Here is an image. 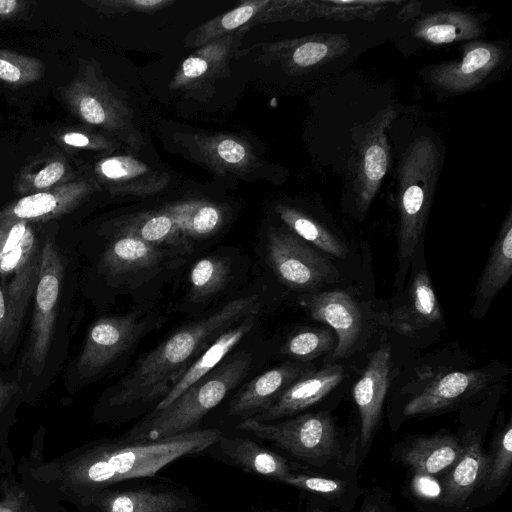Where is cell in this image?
Listing matches in <instances>:
<instances>
[{"label":"cell","mask_w":512,"mask_h":512,"mask_svg":"<svg viewBox=\"0 0 512 512\" xmlns=\"http://www.w3.org/2000/svg\"><path fill=\"white\" fill-rule=\"evenodd\" d=\"M259 310L257 295L237 298L208 317L176 331L141 358L122 379L108 401L109 406L122 408L159 402L218 335L246 316L258 314Z\"/></svg>","instance_id":"6da1fadb"},{"label":"cell","mask_w":512,"mask_h":512,"mask_svg":"<svg viewBox=\"0 0 512 512\" xmlns=\"http://www.w3.org/2000/svg\"><path fill=\"white\" fill-rule=\"evenodd\" d=\"M223 435L217 428L194 429L153 441L128 440L92 445L68 462V486L80 496L112 484L155 477L173 461L196 456L213 447Z\"/></svg>","instance_id":"7a4b0ae2"},{"label":"cell","mask_w":512,"mask_h":512,"mask_svg":"<svg viewBox=\"0 0 512 512\" xmlns=\"http://www.w3.org/2000/svg\"><path fill=\"white\" fill-rule=\"evenodd\" d=\"M442 152L428 136L414 138L398 164V271L401 291L414 252L421 241L439 178Z\"/></svg>","instance_id":"3957f363"},{"label":"cell","mask_w":512,"mask_h":512,"mask_svg":"<svg viewBox=\"0 0 512 512\" xmlns=\"http://www.w3.org/2000/svg\"><path fill=\"white\" fill-rule=\"evenodd\" d=\"M252 357L239 352L189 387L165 409L149 413L128 431V440L153 441L197 429L201 420L246 376Z\"/></svg>","instance_id":"277c9868"},{"label":"cell","mask_w":512,"mask_h":512,"mask_svg":"<svg viewBox=\"0 0 512 512\" xmlns=\"http://www.w3.org/2000/svg\"><path fill=\"white\" fill-rule=\"evenodd\" d=\"M237 428L317 470H345L355 458V448H346L332 418L324 412L300 414L277 423L245 418Z\"/></svg>","instance_id":"5b68a950"},{"label":"cell","mask_w":512,"mask_h":512,"mask_svg":"<svg viewBox=\"0 0 512 512\" xmlns=\"http://www.w3.org/2000/svg\"><path fill=\"white\" fill-rule=\"evenodd\" d=\"M152 477L105 486L83 497L92 512H197L201 502L187 487Z\"/></svg>","instance_id":"8992f818"},{"label":"cell","mask_w":512,"mask_h":512,"mask_svg":"<svg viewBox=\"0 0 512 512\" xmlns=\"http://www.w3.org/2000/svg\"><path fill=\"white\" fill-rule=\"evenodd\" d=\"M395 111L387 107L362 130L350 168V193L356 212L364 216L376 197L390 163L386 130Z\"/></svg>","instance_id":"52a82bcc"},{"label":"cell","mask_w":512,"mask_h":512,"mask_svg":"<svg viewBox=\"0 0 512 512\" xmlns=\"http://www.w3.org/2000/svg\"><path fill=\"white\" fill-rule=\"evenodd\" d=\"M63 275L62 258L54 244L47 240L40 254V270L35 288L27 352L28 364L36 375L42 372L51 345Z\"/></svg>","instance_id":"ba28073f"},{"label":"cell","mask_w":512,"mask_h":512,"mask_svg":"<svg viewBox=\"0 0 512 512\" xmlns=\"http://www.w3.org/2000/svg\"><path fill=\"white\" fill-rule=\"evenodd\" d=\"M267 257L278 279L293 289H315L338 276L330 261L292 233L269 229Z\"/></svg>","instance_id":"9c48e42d"},{"label":"cell","mask_w":512,"mask_h":512,"mask_svg":"<svg viewBox=\"0 0 512 512\" xmlns=\"http://www.w3.org/2000/svg\"><path fill=\"white\" fill-rule=\"evenodd\" d=\"M142 324L135 314L98 319L89 329L77 362L81 377H92L121 355L138 337Z\"/></svg>","instance_id":"30bf717a"},{"label":"cell","mask_w":512,"mask_h":512,"mask_svg":"<svg viewBox=\"0 0 512 512\" xmlns=\"http://www.w3.org/2000/svg\"><path fill=\"white\" fill-rule=\"evenodd\" d=\"M504 50L490 42H472L464 47L459 60L435 65L429 72L431 82L442 90L462 93L474 89L502 62Z\"/></svg>","instance_id":"8fae6325"},{"label":"cell","mask_w":512,"mask_h":512,"mask_svg":"<svg viewBox=\"0 0 512 512\" xmlns=\"http://www.w3.org/2000/svg\"><path fill=\"white\" fill-rule=\"evenodd\" d=\"M311 317L330 326L337 335L333 359L344 358L352 350L362 329V313L345 291L330 290L300 297Z\"/></svg>","instance_id":"7c38bea8"},{"label":"cell","mask_w":512,"mask_h":512,"mask_svg":"<svg viewBox=\"0 0 512 512\" xmlns=\"http://www.w3.org/2000/svg\"><path fill=\"white\" fill-rule=\"evenodd\" d=\"M492 376L485 370L452 371L439 377L404 407L406 417L440 412L456 406L488 386Z\"/></svg>","instance_id":"4fadbf2b"},{"label":"cell","mask_w":512,"mask_h":512,"mask_svg":"<svg viewBox=\"0 0 512 512\" xmlns=\"http://www.w3.org/2000/svg\"><path fill=\"white\" fill-rule=\"evenodd\" d=\"M462 453L456 464L442 475L440 504L448 508H464L479 489L484 473L486 454L483 433L479 429L466 430L462 438Z\"/></svg>","instance_id":"5bb4252c"},{"label":"cell","mask_w":512,"mask_h":512,"mask_svg":"<svg viewBox=\"0 0 512 512\" xmlns=\"http://www.w3.org/2000/svg\"><path fill=\"white\" fill-rule=\"evenodd\" d=\"M391 351L380 347L371 357L362 376L353 387V399L360 416V447L366 449L378 425L389 386Z\"/></svg>","instance_id":"9a60e30c"},{"label":"cell","mask_w":512,"mask_h":512,"mask_svg":"<svg viewBox=\"0 0 512 512\" xmlns=\"http://www.w3.org/2000/svg\"><path fill=\"white\" fill-rule=\"evenodd\" d=\"M343 377L344 368L338 364L305 373L289 385L268 408L251 418L271 422L302 412L328 395Z\"/></svg>","instance_id":"2e32d148"},{"label":"cell","mask_w":512,"mask_h":512,"mask_svg":"<svg viewBox=\"0 0 512 512\" xmlns=\"http://www.w3.org/2000/svg\"><path fill=\"white\" fill-rule=\"evenodd\" d=\"M220 459L241 470L283 483L287 476L298 471L289 460L258 442L224 434L214 445Z\"/></svg>","instance_id":"e0dca14e"},{"label":"cell","mask_w":512,"mask_h":512,"mask_svg":"<svg viewBox=\"0 0 512 512\" xmlns=\"http://www.w3.org/2000/svg\"><path fill=\"white\" fill-rule=\"evenodd\" d=\"M256 315L246 316L238 325L230 327L218 335L194 360L177 383L172 386L150 413H156L165 409L189 387L220 365L229 352L252 330Z\"/></svg>","instance_id":"ac0fdd59"},{"label":"cell","mask_w":512,"mask_h":512,"mask_svg":"<svg viewBox=\"0 0 512 512\" xmlns=\"http://www.w3.org/2000/svg\"><path fill=\"white\" fill-rule=\"evenodd\" d=\"M512 276V210L502 222L486 265L475 289V302L471 309L473 318H482L496 295L507 285Z\"/></svg>","instance_id":"d6986e66"},{"label":"cell","mask_w":512,"mask_h":512,"mask_svg":"<svg viewBox=\"0 0 512 512\" xmlns=\"http://www.w3.org/2000/svg\"><path fill=\"white\" fill-rule=\"evenodd\" d=\"M303 374L302 368L291 362L265 371L246 384L231 400L228 414L244 419L255 417Z\"/></svg>","instance_id":"ffe728a7"},{"label":"cell","mask_w":512,"mask_h":512,"mask_svg":"<svg viewBox=\"0 0 512 512\" xmlns=\"http://www.w3.org/2000/svg\"><path fill=\"white\" fill-rule=\"evenodd\" d=\"M462 453L460 438L449 433L414 436L401 447L399 458L413 472L432 476L445 474Z\"/></svg>","instance_id":"44dd1931"},{"label":"cell","mask_w":512,"mask_h":512,"mask_svg":"<svg viewBox=\"0 0 512 512\" xmlns=\"http://www.w3.org/2000/svg\"><path fill=\"white\" fill-rule=\"evenodd\" d=\"M100 175L118 194L148 196L167 187L170 177L131 155L106 158L98 165Z\"/></svg>","instance_id":"7402d4cb"},{"label":"cell","mask_w":512,"mask_h":512,"mask_svg":"<svg viewBox=\"0 0 512 512\" xmlns=\"http://www.w3.org/2000/svg\"><path fill=\"white\" fill-rule=\"evenodd\" d=\"M239 36L230 34L207 43L189 55L171 79L173 90H195L220 76L228 64Z\"/></svg>","instance_id":"603a6c76"},{"label":"cell","mask_w":512,"mask_h":512,"mask_svg":"<svg viewBox=\"0 0 512 512\" xmlns=\"http://www.w3.org/2000/svg\"><path fill=\"white\" fill-rule=\"evenodd\" d=\"M196 156L219 173L245 175L258 159L248 143L228 134H196L191 137Z\"/></svg>","instance_id":"cb8c5ba5"},{"label":"cell","mask_w":512,"mask_h":512,"mask_svg":"<svg viewBox=\"0 0 512 512\" xmlns=\"http://www.w3.org/2000/svg\"><path fill=\"white\" fill-rule=\"evenodd\" d=\"M442 319L441 307L426 269L413 277L407 301L395 309L388 323L398 333L412 336Z\"/></svg>","instance_id":"d4e9b609"},{"label":"cell","mask_w":512,"mask_h":512,"mask_svg":"<svg viewBox=\"0 0 512 512\" xmlns=\"http://www.w3.org/2000/svg\"><path fill=\"white\" fill-rule=\"evenodd\" d=\"M347 49L338 35H317L269 44L266 54L279 61L289 72H304L326 63Z\"/></svg>","instance_id":"484cf974"},{"label":"cell","mask_w":512,"mask_h":512,"mask_svg":"<svg viewBox=\"0 0 512 512\" xmlns=\"http://www.w3.org/2000/svg\"><path fill=\"white\" fill-rule=\"evenodd\" d=\"M416 38L433 45L471 40L482 34L479 20L472 14L446 10L425 15L413 27Z\"/></svg>","instance_id":"4316f807"},{"label":"cell","mask_w":512,"mask_h":512,"mask_svg":"<svg viewBox=\"0 0 512 512\" xmlns=\"http://www.w3.org/2000/svg\"><path fill=\"white\" fill-rule=\"evenodd\" d=\"M118 234L134 236L155 247L171 245L190 249V240L179 229L172 215L165 209L145 211L122 221Z\"/></svg>","instance_id":"83f0119b"},{"label":"cell","mask_w":512,"mask_h":512,"mask_svg":"<svg viewBox=\"0 0 512 512\" xmlns=\"http://www.w3.org/2000/svg\"><path fill=\"white\" fill-rule=\"evenodd\" d=\"M162 258L159 248L134 236L117 234L104 250L101 264L111 275H122L157 265Z\"/></svg>","instance_id":"f1b7e54d"},{"label":"cell","mask_w":512,"mask_h":512,"mask_svg":"<svg viewBox=\"0 0 512 512\" xmlns=\"http://www.w3.org/2000/svg\"><path fill=\"white\" fill-rule=\"evenodd\" d=\"M164 208L187 239L208 237L217 232L224 221L222 208L208 201H179Z\"/></svg>","instance_id":"f546056e"},{"label":"cell","mask_w":512,"mask_h":512,"mask_svg":"<svg viewBox=\"0 0 512 512\" xmlns=\"http://www.w3.org/2000/svg\"><path fill=\"white\" fill-rule=\"evenodd\" d=\"M275 211L282 222L303 241L337 258H345L348 255L347 246L314 218L284 204H277Z\"/></svg>","instance_id":"4dcf8cb0"},{"label":"cell","mask_w":512,"mask_h":512,"mask_svg":"<svg viewBox=\"0 0 512 512\" xmlns=\"http://www.w3.org/2000/svg\"><path fill=\"white\" fill-rule=\"evenodd\" d=\"M271 0L243 1L231 11L202 24L187 39L190 47L199 48L207 43L233 34L244 25H250Z\"/></svg>","instance_id":"1f68e13d"},{"label":"cell","mask_w":512,"mask_h":512,"mask_svg":"<svg viewBox=\"0 0 512 512\" xmlns=\"http://www.w3.org/2000/svg\"><path fill=\"white\" fill-rule=\"evenodd\" d=\"M512 465L511 417L495 434L490 451L486 454L480 488L488 492L500 488L508 479Z\"/></svg>","instance_id":"d6a6232c"},{"label":"cell","mask_w":512,"mask_h":512,"mask_svg":"<svg viewBox=\"0 0 512 512\" xmlns=\"http://www.w3.org/2000/svg\"><path fill=\"white\" fill-rule=\"evenodd\" d=\"M230 272V261L225 257L201 258L192 266L189 274L191 298L199 301L221 291L229 279Z\"/></svg>","instance_id":"836d02e7"},{"label":"cell","mask_w":512,"mask_h":512,"mask_svg":"<svg viewBox=\"0 0 512 512\" xmlns=\"http://www.w3.org/2000/svg\"><path fill=\"white\" fill-rule=\"evenodd\" d=\"M333 332L328 329L309 328L292 334L281 348V353L293 359L308 361L332 348Z\"/></svg>","instance_id":"e575fe53"},{"label":"cell","mask_w":512,"mask_h":512,"mask_svg":"<svg viewBox=\"0 0 512 512\" xmlns=\"http://www.w3.org/2000/svg\"><path fill=\"white\" fill-rule=\"evenodd\" d=\"M284 484L324 497L328 501L340 503L345 496H350L352 485L347 480L333 476L317 475L295 471L283 482Z\"/></svg>","instance_id":"d590c367"},{"label":"cell","mask_w":512,"mask_h":512,"mask_svg":"<svg viewBox=\"0 0 512 512\" xmlns=\"http://www.w3.org/2000/svg\"><path fill=\"white\" fill-rule=\"evenodd\" d=\"M58 206V199L53 194H32L16 203L11 212L13 219L6 223L44 218L57 211Z\"/></svg>","instance_id":"8d00e7d4"},{"label":"cell","mask_w":512,"mask_h":512,"mask_svg":"<svg viewBox=\"0 0 512 512\" xmlns=\"http://www.w3.org/2000/svg\"><path fill=\"white\" fill-rule=\"evenodd\" d=\"M22 319L0 282V348L4 351L14 343Z\"/></svg>","instance_id":"74e56055"},{"label":"cell","mask_w":512,"mask_h":512,"mask_svg":"<svg viewBox=\"0 0 512 512\" xmlns=\"http://www.w3.org/2000/svg\"><path fill=\"white\" fill-rule=\"evenodd\" d=\"M172 0H115L105 2L110 10L118 13H153L173 5Z\"/></svg>","instance_id":"f35d334b"},{"label":"cell","mask_w":512,"mask_h":512,"mask_svg":"<svg viewBox=\"0 0 512 512\" xmlns=\"http://www.w3.org/2000/svg\"><path fill=\"white\" fill-rule=\"evenodd\" d=\"M411 486L418 498L425 501L437 500L440 503L442 487L435 476L414 472Z\"/></svg>","instance_id":"ab89813d"},{"label":"cell","mask_w":512,"mask_h":512,"mask_svg":"<svg viewBox=\"0 0 512 512\" xmlns=\"http://www.w3.org/2000/svg\"><path fill=\"white\" fill-rule=\"evenodd\" d=\"M64 171V165L60 162L49 164L34 178L35 187L42 189L54 184L63 176Z\"/></svg>","instance_id":"60d3db41"},{"label":"cell","mask_w":512,"mask_h":512,"mask_svg":"<svg viewBox=\"0 0 512 512\" xmlns=\"http://www.w3.org/2000/svg\"><path fill=\"white\" fill-rule=\"evenodd\" d=\"M0 78L9 82H17L21 79V71L11 62L0 59Z\"/></svg>","instance_id":"b9f144b4"},{"label":"cell","mask_w":512,"mask_h":512,"mask_svg":"<svg viewBox=\"0 0 512 512\" xmlns=\"http://www.w3.org/2000/svg\"><path fill=\"white\" fill-rule=\"evenodd\" d=\"M18 391L19 386L16 383L4 382L0 378V409Z\"/></svg>","instance_id":"7bdbcfd3"},{"label":"cell","mask_w":512,"mask_h":512,"mask_svg":"<svg viewBox=\"0 0 512 512\" xmlns=\"http://www.w3.org/2000/svg\"><path fill=\"white\" fill-rule=\"evenodd\" d=\"M361 512H392V510L387 505H384L380 501L374 499V497H367L364 501Z\"/></svg>","instance_id":"ee69618b"},{"label":"cell","mask_w":512,"mask_h":512,"mask_svg":"<svg viewBox=\"0 0 512 512\" xmlns=\"http://www.w3.org/2000/svg\"><path fill=\"white\" fill-rule=\"evenodd\" d=\"M64 142L75 147H86L91 144L90 138L81 133H68L64 136Z\"/></svg>","instance_id":"f6af8a7d"},{"label":"cell","mask_w":512,"mask_h":512,"mask_svg":"<svg viewBox=\"0 0 512 512\" xmlns=\"http://www.w3.org/2000/svg\"><path fill=\"white\" fill-rule=\"evenodd\" d=\"M16 6L17 2L15 0H0V14H9Z\"/></svg>","instance_id":"bcb514c9"},{"label":"cell","mask_w":512,"mask_h":512,"mask_svg":"<svg viewBox=\"0 0 512 512\" xmlns=\"http://www.w3.org/2000/svg\"><path fill=\"white\" fill-rule=\"evenodd\" d=\"M0 512H17L15 504H9L8 501L0 503Z\"/></svg>","instance_id":"7dc6e473"}]
</instances>
